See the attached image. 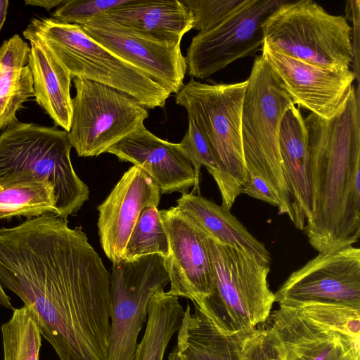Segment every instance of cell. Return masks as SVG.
Wrapping results in <instances>:
<instances>
[{
  "label": "cell",
  "instance_id": "cell-20",
  "mask_svg": "<svg viewBox=\"0 0 360 360\" xmlns=\"http://www.w3.org/2000/svg\"><path fill=\"white\" fill-rule=\"evenodd\" d=\"M104 14L141 36L170 44H181L193 25L191 12L179 0H129Z\"/></svg>",
  "mask_w": 360,
  "mask_h": 360
},
{
  "label": "cell",
  "instance_id": "cell-38",
  "mask_svg": "<svg viewBox=\"0 0 360 360\" xmlns=\"http://www.w3.org/2000/svg\"><path fill=\"white\" fill-rule=\"evenodd\" d=\"M8 6V0H0V30L6 18Z\"/></svg>",
  "mask_w": 360,
  "mask_h": 360
},
{
  "label": "cell",
  "instance_id": "cell-17",
  "mask_svg": "<svg viewBox=\"0 0 360 360\" xmlns=\"http://www.w3.org/2000/svg\"><path fill=\"white\" fill-rule=\"evenodd\" d=\"M267 320L283 360H359L360 341L309 320L297 309L280 307Z\"/></svg>",
  "mask_w": 360,
  "mask_h": 360
},
{
  "label": "cell",
  "instance_id": "cell-15",
  "mask_svg": "<svg viewBox=\"0 0 360 360\" xmlns=\"http://www.w3.org/2000/svg\"><path fill=\"white\" fill-rule=\"evenodd\" d=\"M169 253L165 258L172 295L191 301L205 299L214 290V272L205 234L176 207L162 210Z\"/></svg>",
  "mask_w": 360,
  "mask_h": 360
},
{
  "label": "cell",
  "instance_id": "cell-35",
  "mask_svg": "<svg viewBox=\"0 0 360 360\" xmlns=\"http://www.w3.org/2000/svg\"><path fill=\"white\" fill-rule=\"evenodd\" d=\"M359 0L347 1L345 5L346 18L352 22L354 26L352 28V63L354 70L353 72L358 81L359 79Z\"/></svg>",
  "mask_w": 360,
  "mask_h": 360
},
{
  "label": "cell",
  "instance_id": "cell-13",
  "mask_svg": "<svg viewBox=\"0 0 360 360\" xmlns=\"http://www.w3.org/2000/svg\"><path fill=\"white\" fill-rule=\"evenodd\" d=\"M91 38L133 65L170 94L184 86L187 70L180 44H170L141 36L115 22L105 14L79 25Z\"/></svg>",
  "mask_w": 360,
  "mask_h": 360
},
{
  "label": "cell",
  "instance_id": "cell-31",
  "mask_svg": "<svg viewBox=\"0 0 360 360\" xmlns=\"http://www.w3.org/2000/svg\"><path fill=\"white\" fill-rule=\"evenodd\" d=\"M239 360H283L275 336L267 328L236 333Z\"/></svg>",
  "mask_w": 360,
  "mask_h": 360
},
{
  "label": "cell",
  "instance_id": "cell-6",
  "mask_svg": "<svg viewBox=\"0 0 360 360\" xmlns=\"http://www.w3.org/2000/svg\"><path fill=\"white\" fill-rule=\"evenodd\" d=\"M247 79L225 84L202 83L191 79L176 94V103L202 134L217 166L215 182L221 205L231 210L246 181L240 122Z\"/></svg>",
  "mask_w": 360,
  "mask_h": 360
},
{
  "label": "cell",
  "instance_id": "cell-29",
  "mask_svg": "<svg viewBox=\"0 0 360 360\" xmlns=\"http://www.w3.org/2000/svg\"><path fill=\"white\" fill-rule=\"evenodd\" d=\"M297 309L309 320L359 341L360 309L343 304L316 303Z\"/></svg>",
  "mask_w": 360,
  "mask_h": 360
},
{
  "label": "cell",
  "instance_id": "cell-21",
  "mask_svg": "<svg viewBox=\"0 0 360 360\" xmlns=\"http://www.w3.org/2000/svg\"><path fill=\"white\" fill-rule=\"evenodd\" d=\"M176 209L214 241L256 255L271 262L265 245L253 236L226 207L200 194L184 193L176 201Z\"/></svg>",
  "mask_w": 360,
  "mask_h": 360
},
{
  "label": "cell",
  "instance_id": "cell-8",
  "mask_svg": "<svg viewBox=\"0 0 360 360\" xmlns=\"http://www.w3.org/2000/svg\"><path fill=\"white\" fill-rule=\"evenodd\" d=\"M264 43L316 67L349 69L352 27L345 17L328 13L311 0L287 1L262 25Z\"/></svg>",
  "mask_w": 360,
  "mask_h": 360
},
{
  "label": "cell",
  "instance_id": "cell-30",
  "mask_svg": "<svg viewBox=\"0 0 360 360\" xmlns=\"http://www.w3.org/2000/svg\"><path fill=\"white\" fill-rule=\"evenodd\" d=\"M179 145L195 173V184L191 193L199 194L201 167H205L214 181L218 178L219 172L207 142L191 119H188V129Z\"/></svg>",
  "mask_w": 360,
  "mask_h": 360
},
{
  "label": "cell",
  "instance_id": "cell-24",
  "mask_svg": "<svg viewBox=\"0 0 360 360\" xmlns=\"http://www.w3.org/2000/svg\"><path fill=\"white\" fill-rule=\"evenodd\" d=\"M30 46L14 34L0 46V129L18 121L16 113L34 96L28 63Z\"/></svg>",
  "mask_w": 360,
  "mask_h": 360
},
{
  "label": "cell",
  "instance_id": "cell-19",
  "mask_svg": "<svg viewBox=\"0 0 360 360\" xmlns=\"http://www.w3.org/2000/svg\"><path fill=\"white\" fill-rule=\"evenodd\" d=\"M282 168L291 198L292 223L303 230L312 217L313 201L309 174L307 130L300 108L295 105L284 114L279 132Z\"/></svg>",
  "mask_w": 360,
  "mask_h": 360
},
{
  "label": "cell",
  "instance_id": "cell-37",
  "mask_svg": "<svg viewBox=\"0 0 360 360\" xmlns=\"http://www.w3.org/2000/svg\"><path fill=\"white\" fill-rule=\"evenodd\" d=\"M0 305L8 309H14L11 304L10 297L7 295L2 285L0 283Z\"/></svg>",
  "mask_w": 360,
  "mask_h": 360
},
{
  "label": "cell",
  "instance_id": "cell-4",
  "mask_svg": "<svg viewBox=\"0 0 360 360\" xmlns=\"http://www.w3.org/2000/svg\"><path fill=\"white\" fill-rule=\"evenodd\" d=\"M41 41L72 78L95 82L123 92L147 109L163 108L171 94L143 72L91 38L77 24L34 18L23 31Z\"/></svg>",
  "mask_w": 360,
  "mask_h": 360
},
{
  "label": "cell",
  "instance_id": "cell-25",
  "mask_svg": "<svg viewBox=\"0 0 360 360\" xmlns=\"http://www.w3.org/2000/svg\"><path fill=\"white\" fill-rule=\"evenodd\" d=\"M184 313L178 297L165 289L156 291L148 303L146 326L134 360H163L172 338L181 326Z\"/></svg>",
  "mask_w": 360,
  "mask_h": 360
},
{
  "label": "cell",
  "instance_id": "cell-34",
  "mask_svg": "<svg viewBox=\"0 0 360 360\" xmlns=\"http://www.w3.org/2000/svg\"><path fill=\"white\" fill-rule=\"evenodd\" d=\"M241 193L280 207L279 202L271 188L265 181L257 176H251L246 179L241 189Z\"/></svg>",
  "mask_w": 360,
  "mask_h": 360
},
{
  "label": "cell",
  "instance_id": "cell-12",
  "mask_svg": "<svg viewBox=\"0 0 360 360\" xmlns=\"http://www.w3.org/2000/svg\"><path fill=\"white\" fill-rule=\"evenodd\" d=\"M281 307L338 303L360 309V249L320 253L293 271L274 293Z\"/></svg>",
  "mask_w": 360,
  "mask_h": 360
},
{
  "label": "cell",
  "instance_id": "cell-9",
  "mask_svg": "<svg viewBox=\"0 0 360 360\" xmlns=\"http://www.w3.org/2000/svg\"><path fill=\"white\" fill-rule=\"evenodd\" d=\"M70 142L79 157L98 156L134 132L148 117L146 108L110 86L74 77Z\"/></svg>",
  "mask_w": 360,
  "mask_h": 360
},
{
  "label": "cell",
  "instance_id": "cell-27",
  "mask_svg": "<svg viewBox=\"0 0 360 360\" xmlns=\"http://www.w3.org/2000/svg\"><path fill=\"white\" fill-rule=\"evenodd\" d=\"M1 330L4 360H39L41 330L37 314L30 307L14 309Z\"/></svg>",
  "mask_w": 360,
  "mask_h": 360
},
{
  "label": "cell",
  "instance_id": "cell-5",
  "mask_svg": "<svg viewBox=\"0 0 360 360\" xmlns=\"http://www.w3.org/2000/svg\"><path fill=\"white\" fill-rule=\"evenodd\" d=\"M243 98L240 132L246 179L257 176L276 196L278 212L292 222L291 198L279 150L281 122L295 105L278 76L262 56L255 58Z\"/></svg>",
  "mask_w": 360,
  "mask_h": 360
},
{
  "label": "cell",
  "instance_id": "cell-14",
  "mask_svg": "<svg viewBox=\"0 0 360 360\" xmlns=\"http://www.w3.org/2000/svg\"><path fill=\"white\" fill-rule=\"evenodd\" d=\"M262 57L278 76L294 105L330 119L346 101L356 79L349 69L331 70L288 56L263 43Z\"/></svg>",
  "mask_w": 360,
  "mask_h": 360
},
{
  "label": "cell",
  "instance_id": "cell-22",
  "mask_svg": "<svg viewBox=\"0 0 360 360\" xmlns=\"http://www.w3.org/2000/svg\"><path fill=\"white\" fill-rule=\"evenodd\" d=\"M28 40V66L32 75L36 101L56 125L68 132L72 115V78L41 41L35 39Z\"/></svg>",
  "mask_w": 360,
  "mask_h": 360
},
{
  "label": "cell",
  "instance_id": "cell-33",
  "mask_svg": "<svg viewBox=\"0 0 360 360\" xmlns=\"http://www.w3.org/2000/svg\"><path fill=\"white\" fill-rule=\"evenodd\" d=\"M129 0H65L53 13L55 19L70 24L82 25L122 6Z\"/></svg>",
  "mask_w": 360,
  "mask_h": 360
},
{
  "label": "cell",
  "instance_id": "cell-3",
  "mask_svg": "<svg viewBox=\"0 0 360 360\" xmlns=\"http://www.w3.org/2000/svg\"><path fill=\"white\" fill-rule=\"evenodd\" d=\"M68 131L17 121L0 134V188L44 179L54 186L56 215H75L89 199L88 186L70 160Z\"/></svg>",
  "mask_w": 360,
  "mask_h": 360
},
{
  "label": "cell",
  "instance_id": "cell-28",
  "mask_svg": "<svg viewBox=\"0 0 360 360\" xmlns=\"http://www.w3.org/2000/svg\"><path fill=\"white\" fill-rule=\"evenodd\" d=\"M169 253L168 236L160 211L156 207L144 208L127 241L122 260L133 261L150 255L166 258Z\"/></svg>",
  "mask_w": 360,
  "mask_h": 360
},
{
  "label": "cell",
  "instance_id": "cell-23",
  "mask_svg": "<svg viewBox=\"0 0 360 360\" xmlns=\"http://www.w3.org/2000/svg\"><path fill=\"white\" fill-rule=\"evenodd\" d=\"M186 305L176 345L167 360H239L236 334L220 333L195 303Z\"/></svg>",
  "mask_w": 360,
  "mask_h": 360
},
{
  "label": "cell",
  "instance_id": "cell-32",
  "mask_svg": "<svg viewBox=\"0 0 360 360\" xmlns=\"http://www.w3.org/2000/svg\"><path fill=\"white\" fill-rule=\"evenodd\" d=\"M193 17V29L209 30L220 24L247 0H181Z\"/></svg>",
  "mask_w": 360,
  "mask_h": 360
},
{
  "label": "cell",
  "instance_id": "cell-2",
  "mask_svg": "<svg viewBox=\"0 0 360 360\" xmlns=\"http://www.w3.org/2000/svg\"><path fill=\"white\" fill-rule=\"evenodd\" d=\"M307 130L313 201L303 230L319 252L352 245L360 238V95L352 86L338 112H310Z\"/></svg>",
  "mask_w": 360,
  "mask_h": 360
},
{
  "label": "cell",
  "instance_id": "cell-1",
  "mask_svg": "<svg viewBox=\"0 0 360 360\" xmlns=\"http://www.w3.org/2000/svg\"><path fill=\"white\" fill-rule=\"evenodd\" d=\"M0 283L36 312L60 360H107L110 272L82 226L47 213L0 228Z\"/></svg>",
  "mask_w": 360,
  "mask_h": 360
},
{
  "label": "cell",
  "instance_id": "cell-11",
  "mask_svg": "<svg viewBox=\"0 0 360 360\" xmlns=\"http://www.w3.org/2000/svg\"><path fill=\"white\" fill-rule=\"evenodd\" d=\"M286 0H247L214 27L198 32L187 49L188 74L205 79L237 59L251 56L264 43L262 25Z\"/></svg>",
  "mask_w": 360,
  "mask_h": 360
},
{
  "label": "cell",
  "instance_id": "cell-26",
  "mask_svg": "<svg viewBox=\"0 0 360 360\" xmlns=\"http://www.w3.org/2000/svg\"><path fill=\"white\" fill-rule=\"evenodd\" d=\"M54 186L44 179L11 184L0 188V220L56 213Z\"/></svg>",
  "mask_w": 360,
  "mask_h": 360
},
{
  "label": "cell",
  "instance_id": "cell-16",
  "mask_svg": "<svg viewBox=\"0 0 360 360\" xmlns=\"http://www.w3.org/2000/svg\"><path fill=\"white\" fill-rule=\"evenodd\" d=\"M160 197L154 181L141 167L133 165L98 206L100 243L112 263L123 259L126 245L143 210L158 207Z\"/></svg>",
  "mask_w": 360,
  "mask_h": 360
},
{
  "label": "cell",
  "instance_id": "cell-18",
  "mask_svg": "<svg viewBox=\"0 0 360 360\" xmlns=\"http://www.w3.org/2000/svg\"><path fill=\"white\" fill-rule=\"evenodd\" d=\"M106 153L141 167L161 194L186 193L195 184V173L179 143L161 139L142 125Z\"/></svg>",
  "mask_w": 360,
  "mask_h": 360
},
{
  "label": "cell",
  "instance_id": "cell-36",
  "mask_svg": "<svg viewBox=\"0 0 360 360\" xmlns=\"http://www.w3.org/2000/svg\"><path fill=\"white\" fill-rule=\"evenodd\" d=\"M65 0H25V4L44 8L49 11L51 8L59 6Z\"/></svg>",
  "mask_w": 360,
  "mask_h": 360
},
{
  "label": "cell",
  "instance_id": "cell-10",
  "mask_svg": "<svg viewBox=\"0 0 360 360\" xmlns=\"http://www.w3.org/2000/svg\"><path fill=\"white\" fill-rule=\"evenodd\" d=\"M169 283L165 258L160 255L112 263L107 360H134L139 335L147 321L149 301Z\"/></svg>",
  "mask_w": 360,
  "mask_h": 360
},
{
  "label": "cell",
  "instance_id": "cell-7",
  "mask_svg": "<svg viewBox=\"0 0 360 360\" xmlns=\"http://www.w3.org/2000/svg\"><path fill=\"white\" fill-rule=\"evenodd\" d=\"M205 237L213 267L214 290L210 297L191 302L225 335L256 328L267 321L275 302L267 281L270 263Z\"/></svg>",
  "mask_w": 360,
  "mask_h": 360
}]
</instances>
